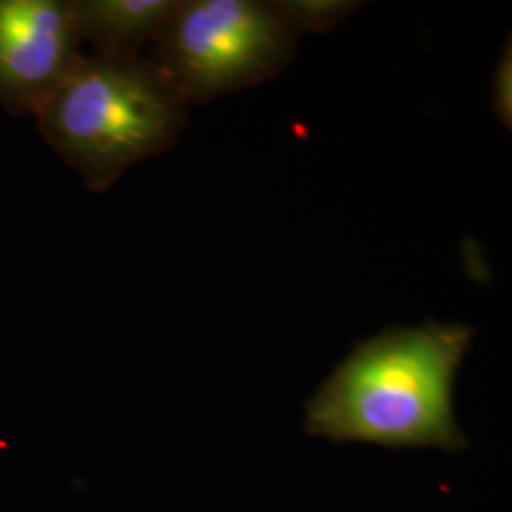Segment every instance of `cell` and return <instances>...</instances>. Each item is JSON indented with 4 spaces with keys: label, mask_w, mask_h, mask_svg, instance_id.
Wrapping results in <instances>:
<instances>
[{
    "label": "cell",
    "mask_w": 512,
    "mask_h": 512,
    "mask_svg": "<svg viewBox=\"0 0 512 512\" xmlns=\"http://www.w3.org/2000/svg\"><path fill=\"white\" fill-rule=\"evenodd\" d=\"M476 330L427 321L355 344L306 403L304 431L334 444L463 452L454 410L459 366Z\"/></svg>",
    "instance_id": "obj_1"
},
{
    "label": "cell",
    "mask_w": 512,
    "mask_h": 512,
    "mask_svg": "<svg viewBox=\"0 0 512 512\" xmlns=\"http://www.w3.org/2000/svg\"><path fill=\"white\" fill-rule=\"evenodd\" d=\"M38 128L88 190L173 147L188 107L143 55H84L37 114Z\"/></svg>",
    "instance_id": "obj_2"
},
{
    "label": "cell",
    "mask_w": 512,
    "mask_h": 512,
    "mask_svg": "<svg viewBox=\"0 0 512 512\" xmlns=\"http://www.w3.org/2000/svg\"><path fill=\"white\" fill-rule=\"evenodd\" d=\"M294 50L272 2L179 0L148 59L190 107L274 78Z\"/></svg>",
    "instance_id": "obj_3"
},
{
    "label": "cell",
    "mask_w": 512,
    "mask_h": 512,
    "mask_svg": "<svg viewBox=\"0 0 512 512\" xmlns=\"http://www.w3.org/2000/svg\"><path fill=\"white\" fill-rule=\"evenodd\" d=\"M84 59L71 0H0V107L35 114Z\"/></svg>",
    "instance_id": "obj_4"
},
{
    "label": "cell",
    "mask_w": 512,
    "mask_h": 512,
    "mask_svg": "<svg viewBox=\"0 0 512 512\" xmlns=\"http://www.w3.org/2000/svg\"><path fill=\"white\" fill-rule=\"evenodd\" d=\"M179 0H71L78 37L95 55H137L162 35Z\"/></svg>",
    "instance_id": "obj_5"
},
{
    "label": "cell",
    "mask_w": 512,
    "mask_h": 512,
    "mask_svg": "<svg viewBox=\"0 0 512 512\" xmlns=\"http://www.w3.org/2000/svg\"><path fill=\"white\" fill-rule=\"evenodd\" d=\"M277 16L298 38L304 33L323 35L348 21L365 2L355 0H275Z\"/></svg>",
    "instance_id": "obj_6"
},
{
    "label": "cell",
    "mask_w": 512,
    "mask_h": 512,
    "mask_svg": "<svg viewBox=\"0 0 512 512\" xmlns=\"http://www.w3.org/2000/svg\"><path fill=\"white\" fill-rule=\"evenodd\" d=\"M492 107L499 118V122L507 129L512 128V48L511 40H507V46L503 55L499 57V63L495 67L492 76Z\"/></svg>",
    "instance_id": "obj_7"
}]
</instances>
